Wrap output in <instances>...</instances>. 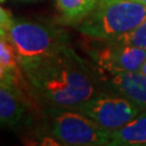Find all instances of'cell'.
<instances>
[{"instance_id":"1","label":"cell","mask_w":146,"mask_h":146,"mask_svg":"<svg viewBox=\"0 0 146 146\" xmlns=\"http://www.w3.org/2000/svg\"><path fill=\"white\" fill-rule=\"evenodd\" d=\"M20 64L34 90L50 107L77 110L102 91L95 67L70 46L40 60Z\"/></svg>"},{"instance_id":"19","label":"cell","mask_w":146,"mask_h":146,"mask_svg":"<svg viewBox=\"0 0 146 146\" xmlns=\"http://www.w3.org/2000/svg\"><path fill=\"white\" fill-rule=\"evenodd\" d=\"M0 36H3V35H1V34H0Z\"/></svg>"},{"instance_id":"10","label":"cell","mask_w":146,"mask_h":146,"mask_svg":"<svg viewBox=\"0 0 146 146\" xmlns=\"http://www.w3.org/2000/svg\"><path fill=\"white\" fill-rule=\"evenodd\" d=\"M100 0H55L61 23L77 26L94 10Z\"/></svg>"},{"instance_id":"7","label":"cell","mask_w":146,"mask_h":146,"mask_svg":"<svg viewBox=\"0 0 146 146\" xmlns=\"http://www.w3.org/2000/svg\"><path fill=\"white\" fill-rule=\"evenodd\" d=\"M96 70V69H95ZM102 88L119 93L146 110V76L137 73L104 74L96 70Z\"/></svg>"},{"instance_id":"18","label":"cell","mask_w":146,"mask_h":146,"mask_svg":"<svg viewBox=\"0 0 146 146\" xmlns=\"http://www.w3.org/2000/svg\"><path fill=\"white\" fill-rule=\"evenodd\" d=\"M26 1H34V0H26Z\"/></svg>"},{"instance_id":"8","label":"cell","mask_w":146,"mask_h":146,"mask_svg":"<svg viewBox=\"0 0 146 146\" xmlns=\"http://www.w3.org/2000/svg\"><path fill=\"white\" fill-rule=\"evenodd\" d=\"M26 111L25 101L16 87L0 84V128L19 125Z\"/></svg>"},{"instance_id":"13","label":"cell","mask_w":146,"mask_h":146,"mask_svg":"<svg viewBox=\"0 0 146 146\" xmlns=\"http://www.w3.org/2000/svg\"><path fill=\"white\" fill-rule=\"evenodd\" d=\"M13 19L9 11H7L0 5V34L5 36L7 33L10 31L11 26L13 24Z\"/></svg>"},{"instance_id":"2","label":"cell","mask_w":146,"mask_h":146,"mask_svg":"<svg viewBox=\"0 0 146 146\" xmlns=\"http://www.w3.org/2000/svg\"><path fill=\"white\" fill-rule=\"evenodd\" d=\"M146 20V5L133 0H100L94 10L77 25L91 39L110 40L133 31Z\"/></svg>"},{"instance_id":"12","label":"cell","mask_w":146,"mask_h":146,"mask_svg":"<svg viewBox=\"0 0 146 146\" xmlns=\"http://www.w3.org/2000/svg\"><path fill=\"white\" fill-rule=\"evenodd\" d=\"M113 40L132 44V46L141 48L146 51V20L133 31H131L129 34H125L123 36L118 37L116 39H113Z\"/></svg>"},{"instance_id":"17","label":"cell","mask_w":146,"mask_h":146,"mask_svg":"<svg viewBox=\"0 0 146 146\" xmlns=\"http://www.w3.org/2000/svg\"><path fill=\"white\" fill-rule=\"evenodd\" d=\"M2 1H5V0H0V2H2Z\"/></svg>"},{"instance_id":"9","label":"cell","mask_w":146,"mask_h":146,"mask_svg":"<svg viewBox=\"0 0 146 146\" xmlns=\"http://www.w3.org/2000/svg\"><path fill=\"white\" fill-rule=\"evenodd\" d=\"M111 146H146V110L111 131Z\"/></svg>"},{"instance_id":"5","label":"cell","mask_w":146,"mask_h":146,"mask_svg":"<svg viewBox=\"0 0 146 146\" xmlns=\"http://www.w3.org/2000/svg\"><path fill=\"white\" fill-rule=\"evenodd\" d=\"M77 110L110 132L128 123L142 111L133 101L110 90L100 91Z\"/></svg>"},{"instance_id":"16","label":"cell","mask_w":146,"mask_h":146,"mask_svg":"<svg viewBox=\"0 0 146 146\" xmlns=\"http://www.w3.org/2000/svg\"><path fill=\"white\" fill-rule=\"evenodd\" d=\"M133 1H136V2H139V3H142V5H146V0H133Z\"/></svg>"},{"instance_id":"15","label":"cell","mask_w":146,"mask_h":146,"mask_svg":"<svg viewBox=\"0 0 146 146\" xmlns=\"http://www.w3.org/2000/svg\"><path fill=\"white\" fill-rule=\"evenodd\" d=\"M140 73L143 74V75H145V76H146V61L144 62V64L142 65L141 69H140Z\"/></svg>"},{"instance_id":"14","label":"cell","mask_w":146,"mask_h":146,"mask_svg":"<svg viewBox=\"0 0 146 146\" xmlns=\"http://www.w3.org/2000/svg\"><path fill=\"white\" fill-rule=\"evenodd\" d=\"M0 84H9V86H13V87H17L20 84L15 76L1 63H0Z\"/></svg>"},{"instance_id":"3","label":"cell","mask_w":146,"mask_h":146,"mask_svg":"<svg viewBox=\"0 0 146 146\" xmlns=\"http://www.w3.org/2000/svg\"><path fill=\"white\" fill-rule=\"evenodd\" d=\"M5 36L15 48L20 63L40 60L70 46L66 31L43 22L14 20Z\"/></svg>"},{"instance_id":"4","label":"cell","mask_w":146,"mask_h":146,"mask_svg":"<svg viewBox=\"0 0 146 146\" xmlns=\"http://www.w3.org/2000/svg\"><path fill=\"white\" fill-rule=\"evenodd\" d=\"M46 116L50 135L62 145L111 146V132L79 110L49 107Z\"/></svg>"},{"instance_id":"11","label":"cell","mask_w":146,"mask_h":146,"mask_svg":"<svg viewBox=\"0 0 146 146\" xmlns=\"http://www.w3.org/2000/svg\"><path fill=\"white\" fill-rule=\"evenodd\" d=\"M0 63L8 68L21 84V72L23 70L17 58L15 48L13 43L7 38V36H0Z\"/></svg>"},{"instance_id":"6","label":"cell","mask_w":146,"mask_h":146,"mask_svg":"<svg viewBox=\"0 0 146 146\" xmlns=\"http://www.w3.org/2000/svg\"><path fill=\"white\" fill-rule=\"evenodd\" d=\"M93 40L88 53L100 73H137L146 61V51L141 48L113 39Z\"/></svg>"}]
</instances>
